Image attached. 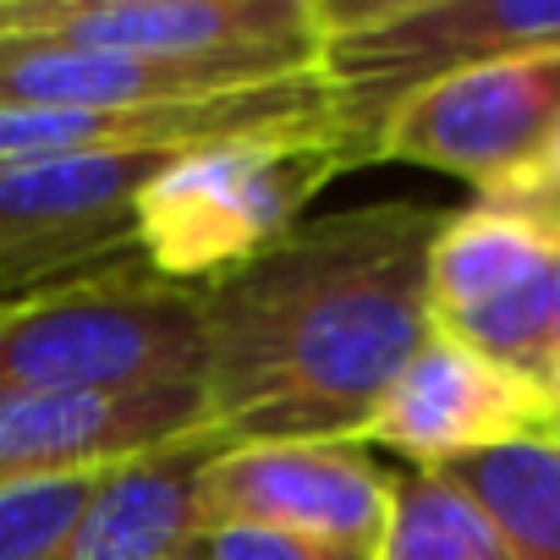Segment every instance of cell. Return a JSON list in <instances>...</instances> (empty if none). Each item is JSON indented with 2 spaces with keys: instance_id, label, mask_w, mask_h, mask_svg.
<instances>
[{
  "instance_id": "e0dca14e",
  "label": "cell",
  "mask_w": 560,
  "mask_h": 560,
  "mask_svg": "<svg viewBox=\"0 0 560 560\" xmlns=\"http://www.w3.org/2000/svg\"><path fill=\"white\" fill-rule=\"evenodd\" d=\"M182 560H380L374 549L308 538V533H280V527H214L198 522Z\"/></svg>"
},
{
  "instance_id": "7a4b0ae2",
  "label": "cell",
  "mask_w": 560,
  "mask_h": 560,
  "mask_svg": "<svg viewBox=\"0 0 560 560\" xmlns=\"http://www.w3.org/2000/svg\"><path fill=\"white\" fill-rule=\"evenodd\" d=\"M369 149L341 121L176 154L138 192V253L171 287L225 280L298 231V214Z\"/></svg>"
},
{
  "instance_id": "ba28073f",
  "label": "cell",
  "mask_w": 560,
  "mask_h": 560,
  "mask_svg": "<svg viewBox=\"0 0 560 560\" xmlns=\"http://www.w3.org/2000/svg\"><path fill=\"white\" fill-rule=\"evenodd\" d=\"M396 478L347 440H275L220 445L198 472V522L280 527L374 549L390 527Z\"/></svg>"
},
{
  "instance_id": "4fadbf2b",
  "label": "cell",
  "mask_w": 560,
  "mask_h": 560,
  "mask_svg": "<svg viewBox=\"0 0 560 560\" xmlns=\"http://www.w3.org/2000/svg\"><path fill=\"white\" fill-rule=\"evenodd\" d=\"M220 440H187L100 478L72 560H182L198 527V472Z\"/></svg>"
},
{
  "instance_id": "8992f818",
  "label": "cell",
  "mask_w": 560,
  "mask_h": 560,
  "mask_svg": "<svg viewBox=\"0 0 560 560\" xmlns=\"http://www.w3.org/2000/svg\"><path fill=\"white\" fill-rule=\"evenodd\" d=\"M555 231L500 203L440 220L429 242L434 336L544 380L555 330Z\"/></svg>"
},
{
  "instance_id": "3957f363",
  "label": "cell",
  "mask_w": 560,
  "mask_h": 560,
  "mask_svg": "<svg viewBox=\"0 0 560 560\" xmlns=\"http://www.w3.org/2000/svg\"><path fill=\"white\" fill-rule=\"evenodd\" d=\"M160 385H203L198 292L94 269L0 303V390L121 396Z\"/></svg>"
},
{
  "instance_id": "6da1fadb",
  "label": "cell",
  "mask_w": 560,
  "mask_h": 560,
  "mask_svg": "<svg viewBox=\"0 0 560 560\" xmlns=\"http://www.w3.org/2000/svg\"><path fill=\"white\" fill-rule=\"evenodd\" d=\"M440 220L385 203L298 225L198 292L203 407L220 445L358 440L429 347V242Z\"/></svg>"
},
{
  "instance_id": "9a60e30c",
  "label": "cell",
  "mask_w": 560,
  "mask_h": 560,
  "mask_svg": "<svg viewBox=\"0 0 560 560\" xmlns=\"http://www.w3.org/2000/svg\"><path fill=\"white\" fill-rule=\"evenodd\" d=\"M380 560H516V555L456 478H445L440 467H418L396 478Z\"/></svg>"
},
{
  "instance_id": "7c38bea8",
  "label": "cell",
  "mask_w": 560,
  "mask_h": 560,
  "mask_svg": "<svg viewBox=\"0 0 560 560\" xmlns=\"http://www.w3.org/2000/svg\"><path fill=\"white\" fill-rule=\"evenodd\" d=\"M0 34L132 56H198L319 39V0H0Z\"/></svg>"
},
{
  "instance_id": "30bf717a",
  "label": "cell",
  "mask_w": 560,
  "mask_h": 560,
  "mask_svg": "<svg viewBox=\"0 0 560 560\" xmlns=\"http://www.w3.org/2000/svg\"><path fill=\"white\" fill-rule=\"evenodd\" d=\"M358 440L390 445L423 467H451L500 445L560 440V401L538 374L429 336V347L385 390Z\"/></svg>"
},
{
  "instance_id": "277c9868",
  "label": "cell",
  "mask_w": 560,
  "mask_h": 560,
  "mask_svg": "<svg viewBox=\"0 0 560 560\" xmlns=\"http://www.w3.org/2000/svg\"><path fill=\"white\" fill-rule=\"evenodd\" d=\"M533 50H560V0H319V72L363 149L418 89Z\"/></svg>"
},
{
  "instance_id": "d6986e66",
  "label": "cell",
  "mask_w": 560,
  "mask_h": 560,
  "mask_svg": "<svg viewBox=\"0 0 560 560\" xmlns=\"http://www.w3.org/2000/svg\"><path fill=\"white\" fill-rule=\"evenodd\" d=\"M544 385L555 390V401H560V363H549V374H544Z\"/></svg>"
},
{
  "instance_id": "2e32d148",
  "label": "cell",
  "mask_w": 560,
  "mask_h": 560,
  "mask_svg": "<svg viewBox=\"0 0 560 560\" xmlns=\"http://www.w3.org/2000/svg\"><path fill=\"white\" fill-rule=\"evenodd\" d=\"M105 472L0 483V560H72Z\"/></svg>"
},
{
  "instance_id": "ac0fdd59",
  "label": "cell",
  "mask_w": 560,
  "mask_h": 560,
  "mask_svg": "<svg viewBox=\"0 0 560 560\" xmlns=\"http://www.w3.org/2000/svg\"><path fill=\"white\" fill-rule=\"evenodd\" d=\"M549 363H560V253H555V330H549ZM549 374V369H544Z\"/></svg>"
},
{
  "instance_id": "8fae6325",
  "label": "cell",
  "mask_w": 560,
  "mask_h": 560,
  "mask_svg": "<svg viewBox=\"0 0 560 560\" xmlns=\"http://www.w3.org/2000/svg\"><path fill=\"white\" fill-rule=\"evenodd\" d=\"M187 440H220L203 407V385H160L121 396L0 390V483L110 472L121 462Z\"/></svg>"
},
{
  "instance_id": "9c48e42d",
  "label": "cell",
  "mask_w": 560,
  "mask_h": 560,
  "mask_svg": "<svg viewBox=\"0 0 560 560\" xmlns=\"http://www.w3.org/2000/svg\"><path fill=\"white\" fill-rule=\"evenodd\" d=\"M165 160L176 154H72L0 171V287L23 298L138 247V192Z\"/></svg>"
},
{
  "instance_id": "5bb4252c",
  "label": "cell",
  "mask_w": 560,
  "mask_h": 560,
  "mask_svg": "<svg viewBox=\"0 0 560 560\" xmlns=\"http://www.w3.org/2000/svg\"><path fill=\"white\" fill-rule=\"evenodd\" d=\"M456 478L516 560H560V440H522L440 467Z\"/></svg>"
},
{
  "instance_id": "5b68a950",
  "label": "cell",
  "mask_w": 560,
  "mask_h": 560,
  "mask_svg": "<svg viewBox=\"0 0 560 560\" xmlns=\"http://www.w3.org/2000/svg\"><path fill=\"white\" fill-rule=\"evenodd\" d=\"M560 143V50H533L440 78L401 100L369 160L429 165L483 192L516 182Z\"/></svg>"
},
{
  "instance_id": "52a82bcc",
  "label": "cell",
  "mask_w": 560,
  "mask_h": 560,
  "mask_svg": "<svg viewBox=\"0 0 560 560\" xmlns=\"http://www.w3.org/2000/svg\"><path fill=\"white\" fill-rule=\"evenodd\" d=\"M319 67V39L231 45L198 56H132L83 50L56 39L0 34V110H121V105H176L231 89H258Z\"/></svg>"
}]
</instances>
